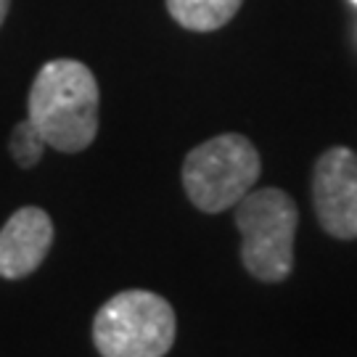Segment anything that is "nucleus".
<instances>
[{
	"label": "nucleus",
	"instance_id": "1",
	"mask_svg": "<svg viewBox=\"0 0 357 357\" xmlns=\"http://www.w3.org/2000/svg\"><path fill=\"white\" fill-rule=\"evenodd\" d=\"M98 106L101 90L88 66L75 59H53L32 79L26 119L51 149L77 153L98 135Z\"/></svg>",
	"mask_w": 357,
	"mask_h": 357
},
{
	"label": "nucleus",
	"instance_id": "2",
	"mask_svg": "<svg viewBox=\"0 0 357 357\" xmlns=\"http://www.w3.org/2000/svg\"><path fill=\"white\" fill-rule=\"evenodd\" d=\"M175 331L172 305L143 289L114 294L93 318V344L101 357H165Z\"/></svg>",
	"mask_w": 357,
	"mask_h": 357
},
{
	"label": "nucleus",
	"instance_id": "3",
	"mask_svg": "<svg viewBox=\"0 0 357 357\" xmlns=\"http://www.w3.org/2000/svg\"><path fill=\"white\" fill-rule=\"evenodd\" d=\"M296 222V204L281 188L249 191L236 204L241 262L257 281L281 283L291 275Z\"/></svg>",
	"mask_w": 357,
	"mask_h": 357
},
{
	"label": "nucleus",
	"instance_id": "4",
	"mask_svg": "<svg viewBox=\"0 0 357 357\" xmlns=\"http://www.w3.org/2000/svg\"><path fill=\"white\" fill-rule=\"evenodd\" d=\"M259 172L262 162L252 141L238 132H225L196 146L185 156L183 188L196 209L220 215L255 188Z\"/></svg>",
	"mask_w": 357,
	"mask_h": 357
},
{
	"label": "nucleus",
	"instance_id": "5",
	"mask_svg": "<svg viewBox=\"0 0 357 357\" xmlns=\"http://www.w3.org/2000/svg\"><path fill=\"white\" fill-rule=\"evenodd\" d=\"M312 204L320 228L333 238H357V153L333 146L312 169Z\"/></svg>",
	"mask_w": 357,
	"mask_h": 357
},
{
	"label": "nucleus",
	"instance_id": "6",
	"mask_svg": "<svg viewBox=\"0 0 357 357\" xmlns=\"http://www.w3.org/2000/svg\"><path fill=\"white\" fill-rule=\"evenodd\" d=\"M53 222L45 209L22 206L0 228V278L19 281L32 275L48 257Z\"/></svg>",
	"mask_w": 357,
	"mask_h": 357
},
{
	"label": "nucleus",
	"instance_id": "7",
	"mask_svg": "<svg viewBox=\"0 0 357 357\" xmlns=\"http://www.w3.org/2000/svg\"><path fill=\"white\" fill-rule=\"evenodd\" d=\"M243 0H167V11L183 29L215 32L238 13Z\"/></svg>",
	"mask_w": 357,
	"mask_h": 357
},
{
	"label": "nucleus",
	"instance_id": "8",
	"mask_svg": "<svg viewBox=\"0 0 357 357\" xmlns=\"http://www.w3.org/2000/svg\"><path fill=\"white\" fill-rule=\"evenodd\" d=\"M45 146H48V143L43 141V135L38 132V128H35L29 119H22L11 132L8 151H11L13 162L22 167V169H29V167H35L40 159H43Z\"/></svg>",
	"mask_w": 357,
	"mask_h": 357
},
{
	"label": "nucleus",
	"instance_id": "9",
	"mask_svg": "<svg viewBox=\"0 0 357 357\" xmlns=\"http://www.w3.org/2000/svg\"><path fill=\"white\" fill-rule=\"evenodd\" d=\"M8 8H11V0H0V26H3L6 16H8Z\"/></svg>",
	"mask_w": 357,
	"mask_h": 357
},
{
	"label": "nucleus",
	"instance_id": "10",
	"mask_svg": "<svg viewBox=\"0 0 357 357\" xmlns=\"http://www.w3.org/2000/svg\"><path fill=\"white\" fill-rule=\"evenodd\" d=\"M352 3H355V6H357V0H352Z\"/></svg>",
	"mask_w": 357,
	"mask_h": 357
}]
</instances>
